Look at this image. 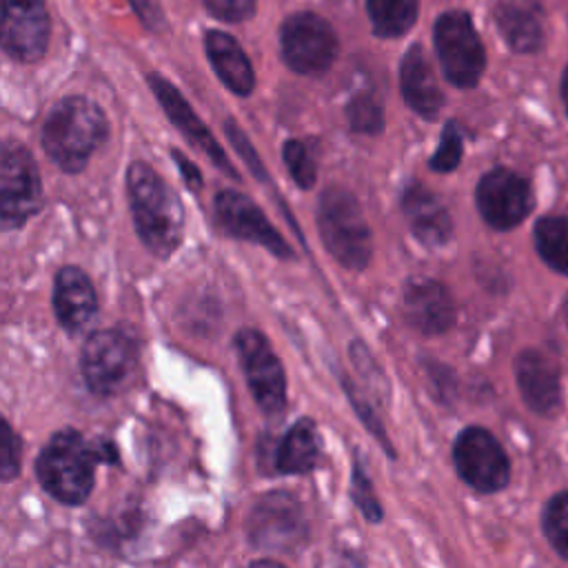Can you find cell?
<instances>
[{
    "label": "cell",
    "mask_w": 568,
    "mask_h": 568,
    "mask_svg": "<svg viewBox=\"0 0 568 568\" xmlns=\"http://www.w3.org/2000/svg\"><path fill=\"white\" fill-rule=\"evenodd\" d=\"M126 193L140 240L153 255L169 257L182 242L184 211L180 197L142 160L129 164Z\"/></svg>",
    "instance_id": "6da1fadb"
},
{
    "label": "cell",
    "mask_w": 568,
    "mask_h": 568,
    "mask_svg": "<svg viewBox=\"0 0 568 568\" xmlns=\"http://www.w3.org/2000/svg\"><path fill=\"white\" fill-rule=\"evenodd\" d=\"M109 133L102 109L84 95H67L53 104L42 126V149L67 173L87 166Z\"/></svg>",
    "instance_id": "7a4b0ae2"
},
{
    "label": "cell",
    "mask_w": 568,
    "mask_h": 568,
    "mask_svg": "<svg viewBox=\"0 0 568 568\" xmlns=\"http://www.w3.org/2000/svg\"><path fill=\"white\" fill-rule=\"evenodd\" d=\"M100 459H106L104 450H98L78 430H60L42 448L36 475L51 497L78 506L93 488V473Z\"/></svg>",
    "instance_id": "3957f363"
},
{
    "label": "cell",
    "mask_w": 568,
    "mask_h": 568,
    "mask_svg": "<svg viewBox=\"0 0 568 568\" xmlns=\"http://www.w3.org/2000/svg\"><path fill=\"white\" fill-rule=\"evenodd\" d=\"M317 226L328 253L346 268L359 271L373 253L371 229L357 200L342 186H328L317 206Z\"/></svg>",
    "instance_id": "277c9868"
},
{
    "label": "cell",
    "mask_w": 568,
    "mask_h": 568,
    "mask_svg": "<svg viewBox=\"0 0 568 568\" xmlns=\"http://www.w3.org/2000/svg\"><path fill=\"white\" fill-rule=\"evenodd\" d=\"M433 42L446 80L459 89H473L486 69V53L470 16L466 11L442 13Z\"/></svg>",
    "instance_id": "5b68a950"
},
{
    "label": "cell",
    "mask_w": 568,
    "mask_h": 568,
    "mask_svg": "<svg viewBox=\"0 0 568 568\" xmlns=\"http://www.w3.org/2000/svg\"><path fill=\"white\" fill-rule=\"evenodd\" d=\"M282 60L302 75H317L331 69L337 58V36L333 27L313 11H300L284 20L280 29Z\"/></svg>",
    "instance_id": "8992f818"
},
{
    "label": "cell",
    "mask_w": 568,
    "mask_h": 568,
    "mask_svg": "<svg viewBox=\"0 0 568 568\" xmlns=\"http://www.w3.org/2000/svg\"><path fill=\"white\" fill-rule=\"evenodd\" d=\"M42 182L33 155L18 142L2 144L0 160V217L4 229L22 226L40 211Z\"/></svg>",
    "instance_id": "52a82bcc"
},
{
    "label": "cell",
    "mask_w": 568,
    "mask_h": 568,
    "mask_svg": "<svg viewBox=\"0 0 568 568\" xmlns=\"http://www.w3.org/2000/svg\"><path fill=\"white\" fill-rule=\"evenodd\" d=\"M138 366L135 342L115 328L89 335L80 368L87 386L98 395H113L126 386Z\"/></svg>",
    "instance_id": "ba28073f"
},
{
    "label": "cell",
    "mask_w": 568,
    "mask_h": 568,
    "mask_svg": "<svg viewBox=\"0 0 568 568\" xmlns=\"http://www.w3.org/2000/svg\"><path fill=\"white\" fill-rule=\"evenodd\" d=\"M453 462L459 477L479 493H497L510 481V462L501 444L481 426H468L457 435Z\"/></svg>",
    "instance_id": "9c48e42d"
},
{
    "label": "cell",
    "mask_w": 568,
    "mask_h": 568,
    "mask_svg": "<svg viewBox=\"0 0 568 568\" xmlns=\"http://www.w3.org/2000/svg\"><path fill=\"white\" fill-rule=\"evenodd\" d=\"M475 204L484 222L497 231H510L532 211V191L526 178L497 166L481 175L475 189Z\"/></svg>",
    "instance_id": "30bf717a"
},
{
    "label": "cell",
    "mask_w": 568,
    "mask_h": 568,
    "mask_svg": "<svg viewBox=\"0 0 568 568\" xmlns=\"http://www.w3.org/2000/svg\"><path fill=\"white\" fill-rule=\"evenodd\" d=\"M235 351L257 406L268 415L280 413L286 406V379L268 339L255 328H242L235 335Z\"/></svg>",
    "instance_id": "8fae6325"
},
{
    "label": "cell",
    "mask_w": 568,
    "mask_h": 568,
    "mask_svg": "<svg viewBox=\"0 0 568 568\" xmlns=\"http://www.w3.org/2000/svg\"><path fill=\"white\" fill-rule=\"evenodd\" d=\"M49 44L44 0H2V49L16 62H36Z\"/></svg>",
    "instance_id": "7c38bea8"
},
{
    "label": "cell",
    "mask_w": 568,
    "mask_h": 568,
    "mask_svg": "<svg viewBox=\"0 0 568 568\" xmlns=\"http://www.w3.org/2000/svg\"><path fill=\"white\" fill-rule=\"evenodd\" d=\"M149 87L155 95V100L160 102V106L164 109L166 118L173 122V126L193 144L197 146L220 171H224L229 178L240 180V173L235 171V166L231 164L226 151L222 149V144L215 140V135L206 129V124L200 120V115L191 109V104L186 102V98L175 89V84H171L166 78H162L160 73H151L149 78Z\"/></svg>",
    "instance_id": "4fadbf2b"
},
{
    "label": "cell",
    "mask_w": 568,
    "mask_h": 568,
    "mask_svg": "<svg viewBox=\"0 0 568 568\" xmlns=\"http://www.w3.org/2000/svg\"><path fill=\"white\" fill-rule=\"evenodd\" d=\"M215 217H217V224L229 235L246 242H255L282 260L293 257V251L288 248L284 237L264 217L262 209L246 195L231 189L220 191L215 197Z\"/></svg>",
    "instance_id": "5bb4252c"
},
{
    "label": "cell",
    "mask_w": 568,
    "mask_h": 568,
    "mask_svg": "<svg viewBox=\"0 0 568 568\" xmlns=\"http://www.w3.org/2000/svg\"><path fill=\"white\" fill-rule=\"evenodd\" d=\"M515 379L524 404L539 417H557L564 406L557 364L537 348H524L515 357Z\"/></svg>",
    "instance_id": "9a60e30c"
},
{
    "label": "cell",
    "mask_w": 568,
    "mask_h": 568,
    "mask_svg": "<svg viewBox=\"0 0 568 568\" xmlns=\"http://www.w3.org/2000/svg\"><path fill=\"white\" fill-rule=\"evenodd\" d=\"M404 308L408 322L426 335L444 333L455 322V304L446 286L435 280L413 277L404 288Z\"/></svg>",
    "instance_id": "2e32d148"
},
{
    "label": "cell",
    "mask_w": 568,
    "mask_h": 568,
    "mask_svg": "<svg viewBox=\"0 0 568 568\" xmlns=\"http://www.w3.org/2000/svg\"><path fill=\"white\" fill-rule=\"evenodd\" d=\"M53 311L69 333H80L98 311L91 280L78 266H64L53 282Z\"/></svg>",
    "instance_id": "e0dca14e"
},
{
    "label": "cell",
    "mask_w": 568,
    "mask_h": 568,
    "mask_svg": "<svg viewBox=\"0 0 568 568\" xmlns=\"http://www.w3.org/2000/svg\"><path fill=\"white\" fill-rule=\"evenodd\" d=\"M497 31L504 42L524 55H532L544 49L546 31L537 2L530 0H504L493 11Z\"/></svg>",
    "instance_id": "ac0fdd59"
},
{
    "label": "cell",
    "mask_w": 568,
    "mask_h": 568,
    "mask_svg": "<svg viewBox=\"0 0 568 568\" xmlns=\"http://www.w3.org/2000/svg\"><path fill=\"white\" fill-rule=\"evenodd\" d=\"M402 211L413 235L428 246H442L453 233V222L446 206L422 184L406 186L402 195Z\"/></svg>",
    "instance_id": "d6986e66"
},
{
    "label": "cell",
    "mask_w": 568,
    "mask_h": 568,
    "mask_svg": "<svg viewBox=\"0 0 568 568\" xmlns=\"http://www.w3.org/2000/svg\"><path fill=\"white\" fill-rule=\"evenodd\" d=\"M399 84H402V95L406 104L415 113H419L422 118H437L444 104V95L439 91L433 67L426 60L419 44H413L406 49L402 58V69H399Z\"/></svg>",
    "instance_id": "ffe728a7"
},
{
    "label": "cell",
    "mask_w": 568,
    "mask_h": 568,
    "mask_svg": "<svg viewBox=\"0 0 568 568\" xmlns=\"http://www.w3.org/2000/svg\"><path fill=\"white\" fill-rule=\"evenodd\" d=\"M204 49L213 71L231 93L248 95L253 91L255 87L253 64L233 36L211 29L204 36Z\"/></svg>",
    "instance_id": "44dd1931"
},
{
    "label": "cell",
    "mask_w": 568,
    "mask_h": 568,
    "mask_svg": "<svg viewBox=\"0 0 568 568\" xmlns=\"http://www.w3.org/2000/svg\"><path fill=\"white\" fill-rule=\"evenodd\" d=\"M317 457H320L317 428L311 419H300L284 433L275 455V466L282 473L300 475V473H308L317 464Z\"/></svg>",
    "instance_id": "7402d4cb"
},
{
    "label": "cell",
    "mask_w": 568,
    "mask_h": 568,
    "mask_svg": "<svg viewBox=\"0 0 568 568\" xmlns=\"http://www.w3.org/2000/svg\"><path fill=\"white\" fill-rule=\"evenodd\" d=\"M535 248L541 262L559 275H568V217L544 215L532 231Z\"/></svg>",
    "instance_id": "603a6c76"
},
{
    "label": "cell",
    "mask_w": 568,
    "mask_h": 568,
    "mask_svg": "<svg viewBox=\"0 0 568 568\" xmlns=\"http://www.w3.org/2000/svg\"><path fill=\"white\" fill-rule=\"evenodd\" d=\"M417 0H366L371 27L379 38H399L417 20Z\"/></svg>",
    "instance_id": "cb8c5ba5"
},
{
    "label": "cell",
    "mask_w": 568,
    "mask_h": 568,
    "mask_svg": "<svg viewBox=\"0 0 568 568\" xmlns=\"http://www.w3.org/2000/svg\"><path fill=\"white\" fill-rule=\"evenodd\" d=\"M541 530L552 550L568 561V493H557L546 501Z\"/></svg>",
    "instance_id": "d4e9b609"
},
{
    "label": "cell",
    "mask_w": 568,
    "mask_h": 568,
    "mask_svg": "<svg viewBox=\"0 0 568 568\" xmlns=\"http://www.w3.org/2000/svg\"><path fill=\"white\" fill-rule=\"evenodd\" d=\"M346 120L353 131L373 135L384 129V109L373 93H357L346 104Z\"/></svg>",
    "instance_id": "484cf974"
},
{
    "label": "cell",
    "mask_w": 568,
    "mask_h": 568,
    "mask_svg": "<svg viewBox=\"0 0 568 568\" xmlns=\"http://www.w3.org/2000/svg\"><path fill=\"white\" fill-rule=\"evenodd\" d=\"M282 155H284L286 169H288L291 178L295 180V184L302 189H311L315 184L317 169H315V158H313V151L308 149V144L291 138L284 142Z\"/></svg>",
    "instance_id": "4316f807"
},
{
    "label": "cell",
    "mask_w": 568,
    "mask_h": 568,
    "mask_svg": "<svg viewBox=\"0 0 568 568\" xmlns=\"http://www.w3.org/2000/svg\"><path fill=\"white\" fill-rule=\"evenodd\" d=\"M464 153V140H462V131L459 126L450 120L444 124L442 135H439V146L430 158V169L437 173H450L457 169L459 160Z\"/></svg>",
    "instance_id": "83f0119b"
},
{
    "label": "cell",
    "mask_w": 568,
    "mask_h": 568,
    "mask_svg": "<svg viewBox=\"0 0 568 568\" xmlns=\"http://www.w3.org/2000/svg\"><path fill=\"white\" fill-rule=\"evenodd\" d=\"M0 470H2V479L9 481L20 473V439L13 433V428L2 422V442H0Z\"/></svg>",
    "instance_id": "f1b7e54d"
},
{
    "label": "cell",
    "mask_w": 568,
    "mask_h": 568,
    "mask_svg": "<svg viewBox=\"0 0 568 568\" xmlns=\"http://www.w3.org/2000/svg\"><path fill=\"white\" fill-rule=\"evenodd\" d=\"M204 4L224 22H242L255 13V0H204Z\"/></svg>",
    "instance_id": "f546056e"
},
{
    "label": "cell",
    "mask_w": 568,
    "mask_h": 568,
    "mask_svg": "<svg viewBox=\"0 0 568 568\" xmlns=\"http://www.w3.org/2000/svg\"><path fill=\"white\" fill-rule=\"evenodd\" d=\"M353 481H355V493H353V497H355V501L359 504V508L364 510V515H366L368 519H379V517H382V510H379L375 497L371 495V490H368L371 484L366 481V477L362 475L359 468H355Z\"/></svg>",
    "instance_id": "4dcf8cb0"
},
{
    "label": "cell",
    "mask_w": 568,
    "mask_h": 568,
    "mask_svg": "<svg viewBox=\"0 0 568 568\" xmlns=\"http://www.w3.org/2000/svg\"><path fill=\"white\" fill-rule=\"evenodd\" d=\"M146 29L160 31L164 27V13L155 0H129Z\"/></svg>",
    "instance_id": "1f68e13d"
},
{
    "label": "cell",
    "mask_w": 568,
    "mask_h": 568,
    "mask_svg": "<svg viewBox=\"0 0 568 568\" xmlns=\"http://www.w3.org/2000/svg\"><path fill=\"white\" fill-rule=\"evenodd\" d=\"M171 155H173V160H175V164H178V169H180L184 182L189 184V189H191V191H200V189H202V173H200V169H197L182 151H178V149H171Z\"/></svg>",
    "instance_id": "d6a6232c"
},
{
    "label": "cell",
    "mask_w": 568,
    "mask_h": 568,
    "mask_svg": "<svg viewBox=\"0 0 568 568\" xmlns=\"http://www.w3.org/2000/svg\"><path fill=\"white\" fill-rule=\"evenodd\" d=\"M559 95H561V102H564V109L568 113V64L561 73V80H559Z\"/></svg>",
    "instance_id": "836d02e7"
},
{
    "label": "cell",
    "mask_w": 568,
    "mask_h": 568,
    "mask_svg": "<svg viewBox=\"0 0 568 568\" xmlns=\"http://www.w3.org/2000/svg\"><path fill=\"white\" fill-rule=\"evenodd\" d=\"M248 568H284L282 564H277V561H268V559H260V561H255V564H251Z\"/></svg>",
    "instance_id": "e575fe53"
},
{
    "label": "cell",
    "mask_w": 568,
    "mask_h": 568,
    "mask_svg": "<svg viewBox=\"0 0 568 568\" xmlns=\"http://www.w3.org/2000/svg\"><path fill=\"white\" fill-rule=\"evenodd\" d=\"M561 311H564V320H566V326H568V297L564 300V306H561Z\"/></svg>",
    "instance_id": "d590c367"
}]
</instances>
